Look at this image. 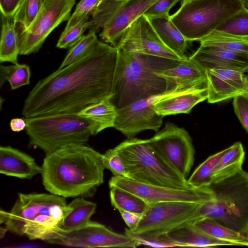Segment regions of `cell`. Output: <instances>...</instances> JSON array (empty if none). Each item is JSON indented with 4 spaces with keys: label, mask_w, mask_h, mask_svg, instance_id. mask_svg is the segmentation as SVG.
I'll return each instance as SVG.
<instances>
[{
    "label": "cell",
    "mask_w": 248,
    "mask_h": 248,
    "mask_svg": "<svg viewBox=\"0 0 248 248\" xmlns=\"http://www.w3.org/2000/svg\"><path fill=\"white\" fill-rule=\"evenodd\" d=\"M118 53L115 47L98 41L82 58L39 80L24 101L23 116L78 113L110 98Z\"/></svg>",
    "instance_id": "1"
},
{
    "label": "cell",
    "mask_w": 248,
    "mask_h": 248,
    "mask_svg": "<svg viewBox=\"0 0 248 248\" xmlns=\"http://www.w3.org/2000/svg\"><path fill=\"white\" fill-rule=\"evenodd\" d=\"M103 154L85 144H70L46 155L43 184L50 193L64 198L90 196L104 182Z\"/></svg>",
    "instance_id": "2"
},
{
    "label": "cell",
    "mask_w": 248,
    "mask_h": 248,
    "mask_svg": "<svg viewBox=\"0 0 248 248\" xmlns=\"http://www.w3.org/2000/svg\"><path fill=\"white\" fill-rule=\"evenodd\" d=\"M118 51L110 98L116 109L152 96L185 92L178 90L175 84L158 74L175 67L182 60Z\"/></svg>",
    "instance_id": "3"
},
{
    "label": "cell",
    "mask_w": 248,
    "mask_h": 248,
    "mask_svg": "<svg viewBox=\"0 0 248 248\" xmlns=\"http://www.w3.org/2000/svg\"><path fill=\"white\" fill-rule=\"evenodd\" d=\"M72 210L65 198L51 193H19L5 227L19 236L46 242L55 237L64 217Z\"/></svg>",
    "instance_id": "4"
},
{
    "label": "cell",
    "mask_w": 248,
    "mask_h": 248,
    "mask_svg": "<svg viewBox=\"0 0 248 248\" xmlns=\"http://www.w3.org/2000/svg\"><path fill=\"white\" fill-rule=\"evenodd\" d=\"M115 148L124 161L128 178L174 188L195 187L160 154L149 139H127Z\"/></svg>",
    "instance_id": "5"
},
{
    "label": "cell",
    "mask_w": 248,
    "mask_h": 248,
    "mask_svg": "<svg viewBox=\"0 0 248 248\" xmlns=\"http://www.w3.org/2000/svg\"><path fill=\"white\" fill-rule=\"evenodd\" d=\"M213 200L200 205L201 218L208 217L239 233L248 235V172L242 169L209 186Z\"/></svg>",
    "instance_id": "6"
},
{
    "label": "cell",
    "mask_w": 248,
    "mask_h": 248,
    "mask_svg": "<svg viewBox=\"0 0 248 248\" xmlns=\"http://www.w3.org/2000/svg\"><path fill=\"white\" fill-rule=\"evenodd\" d=\"M29 146L47 155L62 147L85 144L92 136L91 124L78 113H62L25 118Z\"/></svg>",
    "instance_id": "7"
},
{
    "label": "cell",
    "mask_w": 248,
    "mask_h": 248,
    "mask_svg": "<svg viewBox=\"0 0 248 248\" xmlns=\"http://www.w3.org/2000/svg\"><path fill=\"white\" fill-rule=\"evenodd\" d=\"M243 8L242 0H182L170 19L187 41H200Z\"/></svg>",
    "instance_id": "8"
},
{
    "label": "cell",
    "mask_w": 248,
    "mask_h": 248,
    "mask_svg": "<svg viewBox=\"0 0 248 248\" xmlns=\"http://www.w3.org/2000/svg\"><path fill=\"white\" fill-rule=\"evenodd\" d=\"M158 0H102L92 12L89 30L117 48L125 29Z\"/></svg>",
    "instance_id": "9"
},
{
    "label": "cell",
    "mask_w": 248,
    "mask_h": 248,
    "mask_svg": "<svg viewBox=\"0 0 248 248\" xmlns=\"http://www.w3.org/2000/svg\"><path fill=\"white\" fill-rule=\"evenodd\" d=\"M201 204L186 202L149 203L133 232L145 237L167 234L177 227L201 219Z\"/></svg>",
    "instance_id": "10"
},
{
    "label": "cell",
    "mask_w": 248,
    "mask_h": 248,
    "mask_svg": "<svg viewBox=\"0 0 248 248\" xmlns=\"http://www.w3.org/2000/svg\"><path fill=\"white\" fill-rule=\"evenodd\" d=\"M76 0H43L34 20L18 33L19 55L37 52L49 34L61 23L68 20Z\"/></svg>",
    "instance_id": "11"
},
{
    "label": "cell",
    "mask_w": 248,
    "mask_h": 248,
    "mask_svg": "<svg viewBox=\"0 0 248 248\" xmlns=\"http://www.w3.org/2000/svg\"><path fill=\"white\" fill-rule=\"evenodd\" d=\"M142 199L148 204L164 202H186L202 204L213 200L214 194L209 186L178 189L137 182L131 179L113 176L108 182Z\"/></svg>",
    "instance_id": "12"
},
{
    "label": "cell",
    "mask_w": 248,
    "mask_h": 248,
    "mask_svg": "<svg viewBox=\"0 0 248 248\" xmlns=\"http://www.w3.org/2000/svg\"><path fill=\"white\" fill-rule=\"evenodd\" d=\"M149 140L160 154L187 179L194 164L195 153L187 131L168 122L162 129Z\"/></svg>",
    "instance_id": "13"
},
{
    "label": "cell",
    "mask_w": 248,
    "mask_h": 248,
    "mask_svg": "<svg viewBox=\"0 0 248 248\" xmlns=\"http://www.w3.org/2000/svg\"><path fill=\"white\" fill-rule=\"evenodd\" d=\"M46 242L78 248H135L140 245L125 233L113 231L106 226L91 220L85 225L74 230H60L56 236Z\"/></svg>",
    "instance_id": "14"
},
{
    "label": "cell",
    "mask_w": 248,
    "mask_h": 248,
    "mask_svg": "<svg viewBox=\"0 0 248 248\" xmlns=\"http://www.w3.org/2000/svg\"><path fill=\"white\" fill-rule=\"evenodd\" d=\"M117 48L128 53H138L182 60L162 42L148 18L142 15L125 29Z\"/></svg>",
    "instance_id": "15"
},
{
    "label": "cell",
    "mask_w": 248,
    "mask_h": 248,
    "mask_svg": "<svg viewBox=\"0 0 248 248\" xmlns=\"http://www.w3.org/2000/svg\"><path fill=\"white\" fill-rule=\"evenodd\" d=\"M170 93L140 100L117 109L114 128L127 139L133 138L138 133L146 130L157 132L162 125L163 117L156 112L154 105Z\"/></svg>",
    "instance_id": "16"
},
{
    "label": "cell",
    "mask_w": 248,
    "mask_h": 248,
    "mask_svg": "<svg viewBox=\"0 0 248 248\" xmlns=\"http://www.w3.org/2000/svg\"><path fill=\"white\" fill-rule=\"evenodd\" d=\"M207 101L214 104L233 98L246 93L245 72L230 68H212L206 71Z\"/></svg>",
    "instance_id": "17"
},
{
    "label": "cell",
    "mask_w": 248,
    "mask_h": 248,
    "mask_svg": "<svg viewBox=\"0 0 248 248\" xmlns=\"http://www.w3.org/2000/svg\"><path fill=\"white\" fill-rule=\"evenodd\" d=\"M189 58L204 70L212 68H230L243 71L248 69V54L220 47L200 44Z\"/></svg>",
    "instance_id": "18"
},
{
    "label": "cell",
    "mask_w": 248,
    "mask_h": 248,
    "mask_svg": "<svg viewBox=\"0 0 248 248\" xmlns=\"http://www.w3.org/2000/svg\"><path fill=\"white\" fill-rule=\"evenodd\" d=\"M42 167L29 155L9 146L0 147V172L6 176L31 179L41 174Z\"/></svg>",
    "instance_id": "19"
},
{
    "label": "cell",
    "mask_w": 248,
    "mask_h": 248,
    "mask_svg": "<svg viewBox=\"0 0 248 248\" xmlns=\"http://www.w3.org/2000/svg\"><path fill=\"white\" fill-rule=\"evenodd\" d=\"M158 74L175 84L176 88L182 91L207 88L206 71L189 58Z\"/></svg>",
    "instance_id": "20"
},
{
    "label": "cell",
    "mask_w": 248,
    "mask_h": 248,
    "mask_svg": "<svg viewBox=\"0 0 248 248\" xmlns=\"http://www.w3.org/2000/svg\"><path fill=\"white\" fill-rule=\"evenodd\" d=\"M207 88L174 92L156 101V112L163 117L180 113L189 114L198 103L206 100Z\"/></svg>",
    "instance_id": "21"
},
{
    "label": "cell",
    "mask_w": 248,
    "mask_h": 248,
    "mask_svg": "<svg viewBox=\"0 0 248 248\" xmlns=\"http://www.w3.org/2000/svg\"><path fill=\"white\" fill-rule=\"evenodd\" d=\"M167 236L179 247H211L236 245L207 234L197 228L193 223H188L170 231Z\"/></svg>",
    "instance_id": "22"
},
{
    "label": "cell",
    "mask_w": 248,
    "mask_h": 248,
    "mask_svg": "<svg viewBox=\"0 0 248 248\" xmlns=\"http://www.w3.org/2000/svg\"><path fill=\"white\" fill-rule=\"evenodd\" d=\"M148 18L163 44L181 60L187 59L185 52L187 41L170 20V16Z\"/></svg>",
    "instance_id": "23"
},
{
    "label": "cell",
    "mask_w": 248,
    "mask_h": 248,
    "mask_svg": "<svg viewBox=\"0 0 248 248\" xmlns=\"http://www.w3.org/2000/svg\"><path fill=\"white\" fill-rule=\"evenodd\" d=\"M78 114L90 122L92 135H96L106 128L114 127L117 109L109 98L89 105Z\"/></svg>",
    "instance_id": "24"
},
{
    "label": "cell",
    "mask_w": 248,
    "mask_h": 248,
    "mask_svg": "<svg viewBox=\"0 0 248 248\" xmlns=\"http://www.w3.org/2000/svg\"><path fill=\"white\" fill-rule=\"evenodd\" d=\"M245 157V152L240 142L228 147L214 169L213 182L224 179L242 170Z\"/></svg>",
    "instance_id": "25"
},
{
    "label": "cell",
    "mask_w": 248,
    "mask_h": 248,
    "mask_svg": "<svg viewBox=\"0 0 248 248\" xmlns=\"http://www.w3.org/2000/svg\"><path fill=\"white\" fill-rule=\"evenodd\" d=\"M2 26L0 41V62L17 63L19 55L18 33L13 17L1 15Z\"/></svg>",
    "instance_id": "26"
},
{
    "label": "cell",
    "mask_w": 248,
    "mask_h": 248,
    "mask_svg": "<svg viewBox=\"0 0 248 248\" xmlns=\"http://www.w3.org/2000/svg\"><path fill=\"white\" fill-rule=\"evenodd\" d=\"M69 205L72 210L64 217L60 227V230L64 232L73 231L87 224L96 208L95 203L86 200L83 197L75 198Z\"/></svg>",
    "instance_id": "27"
},
{
    "label": "cell",
    "mask_w": 248,
    "mask_h": 248,
    "mask_svg": "<svg viewBox=\"0 0 248 248\" xmlns=\"http://www.w3.org/2000/svg\"><path fill=\"white\" fill-rule=\"evenodd\" d=\"M199 229L214 238L232 242L236 245H248L247 236L232 230L208 217L193 223Z\"/></svg>",
    "instance_id": "28"
},
{
    "label": "cell",
    "mask_w": 248,
    "mask_h": 248,
    "mask_svg": "<svg viewBox=\"0 0 248 248\" xmlns=\"http://www.w3.org/2000/svg\"><path fill=\"white\" fill-rule=\"evenodd\" d=\"M200 42L202 45L248 54V37L232 35L215 30Z\"/></svg>",
    "instance_id": "29"
},
{
    "label": "cell",
    "mask_w": 248,
    "mask_h": 248,
    "mask_svg": "<svg viewBox=\"0 0 248 248\" xmlns=\"http://www.w3.org/2000/svg\"><path fill=\"white\" fill-rule=\"evenodd\" d=\"M112 206L119 211L143 214L148 204L138 196L117 187H109Z\"/></svg>",
    "instance_id": "30"
},
{
    "label": "cell",
    "mask_w": 248,
    "mask_h": 248,
    "mask_svg": "<svg viewBox=\"0 0 248 248\" xmlns=\"http://www.w3.org/2000/svg\"><path fill=\"white\" fill-rule=\"evenodd\" d=\"M31 70L26 64H13L8 66L0 64V86L7 81L12 90L30 84Z\"/></svg>",
    "instance_id": "31"
},
{
    "label": "cell",
    "mask_w": 248,
    "mask_h": 248,
    "mask_svg": "<svg viewBox=\"0 0 248 248\" xmlns=\"http://www.w3.org/2000/svg\"><path fill=\"white\" fill-rule=\"evenodd\" d=\"M227 150L210 155L201 163L187 179L189 184L195 187L208 186L213 182L214 169Z\"/></svg>",
    "instance_id": "32"
},
{
    "label": "cell",
    "mask_w": 248,
    "mask_h": 248,
    "mask_svg": "<svg viewBox=\"0 0 248 248\" xmlns=\"http://www.w3.org/2000/svg\"><path fill=\"white\" fill-rule=\"evenodd\" d=\"M43 0H22L13 17L18 33L22 32L31 25L42 5Z\"/></svg>",
    "instance_id": "33"
},
{
    "label": "cell",
    "mask_w": 248,
    "mask_h": 248,
    "mask_svg": "<svg viewBox=\"0 0 248 248\" xmlns=\"http://www.w3.org/2000/svg\"><path fill=\"white\" fill-rule=\"evenodd\" d=\"M96 32L89 30L70 48L59 68H62L82 58L87 54L98 41Z\"/></svg>",
    "instance_id": "34"
},
{
    "label": "cell",
    "mask_w": 248,
    "mask_h": 248,
    "mask_svg": "<svg viewBox=\"0 0 248 248\" xmlns=\"http://www.w3.org/2000/svg\"><path fill=\"white\" fill-rule=\"evenodd\" d=\"M215 30L232 35L248 37V10L244 7L222 22Z\"/></svg>",
    "instance_id": "35"
},
{
    "label": "cell",
    "mask_w": 248,
    "mask_h": 248,
    "mask_svg": "<svg viewBox=\"0 0 248 248\" xmlns=\"http://www.w3.org/2000/svg\"><path fill=\"white\" fill-rule=\"evenodd\" d=\"M90 16L84 17L70 28L64 30L57 43L56 47L67 49L75 45L81 38L84 32L91 27L92 23Z\"/></svg>",
    "instance_id": "36"
},
{
    "label": "cell",
    "mask_w": 248,
    "mask_h": 248,
    "mask_svg": "<svg viewBox=\"0 0 248 248\" xmlns=\"http://www.w3.org/2000/svg\"><path fill=\"white\" fill-rule=\"evenodd\" d=\"M124 233L135 240L140 245L154 248L176 247L177 246L164 234L158 236L145 237L133 232L129 228H125Z\"/></svg>",
    "instance_id": "37"
},
{
    "label": "cell",
    "mask_w": 248,
    "mask_h": 248,
    "mask_svg": "<svg viewBox=\"0 0 248 248\" xmlns=\"http://www.w3.org/2000/svg\"><path fill=\"white\" fill-rule=\"evenodd\" d=\"M102 158L106 169L110 170L114 176L128 178L124 161L115 148L107 150L103 154Z\"/></svg>",
    "instance_id": "38"
},
{
    "label": "cell",
    "mask_w": 248,
    "mask_h": 248,
    "mask_svg": "<svg viewBox=\"0 0 248 248\" xmlns=\"http://www.w3.org/2000/svg\"><path fill=\"white\" fill-rule=\"evenodd\" d=\"M102 0H81L68 20L64 30L75 26L83 18L91 16L93 10Z\"/></svg>",
    "instance_id": "39"
},
{
    "label": "cell",
    "mask_w": 248,
    "mask_h": 248,
    "mask_svg": "<svg viewBox=\"0 0 248 248\" xmlns=\"http://www.w3.org/2000/svg\"><path fill=\"white\" fill-rule=\"evenodd\" d=\"M181 0H158L144 13L148 18L169 17L170 9Z\"/></svg>",
    "instance_id": "40"
},
{
    "label": "cell",
    "mask_w": 248,
    "mask_h": 248,
    "mask_svg": "<svg viewBox=\"0 0 248 248\" xmlns=\"http://www.w3.org/2000/svg\"><path fill=\"white\" fill-rule=\"evenodd\" d=\"M233 106L240 123L248 132V93H244L234 97Z\"/></svg>",
    "instance_id": "41"
},
{
    "label": "cell",
    "mask_w": 248,
    "mask_h": 248,
    "mask_svg": "<svg viewBox=\"0 0 248 248\" xmlns=\"http://www.w3.org/2000/svg\"><path fill=\"white\" fill-rule=\"evenodd\" d=\"M22 0H0L1 15L4 17H13Z\"/></svg>",
    "instance_id": "42"
},
{
    "label": "cell",
    "mask_w": 248,
    "mask_h": 248,
    "mask_svg": "<svg viewBox=\"0 0 248 248\" xmlns=\"http://www.w3.org/2000/svg\"><path fill=\"white\" fill-rule=\"evenodd\" d=\"M119 212L128 228L131 231L136 227L142 216V214L124 211H119Z\"/></svg>",
    "instance_id": "43"
},
{
    "label": "cell",
    "mask_w": 248,
    "mask_h": 248,
    "mask_svg": "<svg viewBox=\"0 0 248 248\" xmlns=\"http://www.w3.org/2000/svg\"><path fill=\"white\" fill-rule=\"evenodd\" d=\"M11 129L14 132H18L25 129L26 122L25 119L16 118L12 119L10 122Z\"/></svg>",
    "instance_id": "44"
},
{
    "label": "cell",
    "mask_w": 248,
    "mask_h": 248,
    "mask_svg": "<svg viewBox=\"0 0 248 248\" xmlns=\"http://www.w3.org/2000/svg\"><path fill=\"white\" fill-rule=\"evenodd\" d=\"M8 213L5 211H3L2 210H0V223L1 224L2 223H5L7 220L8 217Z\"/></svg>",
    "instance_id": "45"
},
{
    "label": "cell",
    "mask_w": 248,
    "mask_h": 248,
    "mask_svg": "<svg viewBox=\"0 0 248 248\" xmlns=\"http://www.w3.org/2000/svg\"><path fill=\"white\" fill-rule=\"evenodd\" d=\"M8 231V229L6 227L5 228H3L2 227H0V239H2L3 237L5 234Z\"/></svg>",
    "instance_id": "46"
},
{
    "label": "cell",
    "mask_w": 248,
    "mask_h": 248,
    "mask_svg": "<svg viewBox=\"0 0 248 248\" xmlns=\"http://www.w3.org/2000/svg\"><path fill=\"white\" fill-rule=\"evenodd\" d=\"M242 1L244 7L248 10V0H242Z\"/></svg>",
    "instance_id": "47"
},
{
    "label": "cell",
    "mask_w": 248,
    "mask_h": 248,
    "mask_svg": "<svg viewBox=\"0 0 248 248\" xmlns=\"http://www.w3.org/2000/svg\"><path fill=\"white\" fill-rule=\"evenodd\" d=\"M245 80L247 88L246 93H248V73L247 74H245Z\"/></svg>",
    "instance_id": "48"
},
{
    "label": "cell",
    "mask_w": 248,
    "mask_h": 248,
    "mask_svg": "<svg viewBox=\"0 0 248 248\" xmlns=\"http://www.w3.org/2000/svg\"><path fill=\"white\" fill-rule=\"evenodd\" d=\"M247 242H248V245L247 246H248V235L247 236Z\"/></svg>",
    "instance_id": "49"
},
{
    "label": "cell",
    "mask_w": 248,
    "mask_h": 248,
    "mask_svg": "<svg viewBox=\"0 0 248 248\" xmlns=\"http://www.w3.org/2000/svg\"><path fill=\"white\" fill-rule=\"evenodd\" d=\"M246 72L248 73V69L247 70V71H246Z\"/></svg>",
    "instance_id": "50"
}]
</instances>
